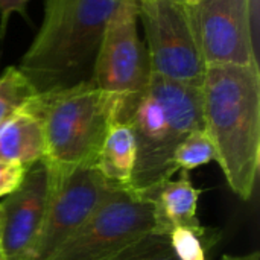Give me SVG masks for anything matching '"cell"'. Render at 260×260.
Wrapping results in <instances>:
<instances>
[{
    "label": "cell",
    "instance_id": "cell-16",
    "mask_svg": "<svg viewBox=\"0 0 260 260\" xmlns=\"http://www.w3.org/2000/svg\"><path fill=\"white\" fill-rule=\"evenodd\" d=\"M108 260H178L172 253L169 238L148 235Z\"/></svg>",
    "mask_w": 260,
    "mask_h": 260
},
{
    "label": "cell",
    "instance_id": "cell-14",
    "mask_svg": "<svg viewBox=\"0 0 260 260\" xmlns=\"http://www.w3.org/2000/svg\"><path fill=\"white\" fill-rule=\"evenodd\" d=\"M37 93L35 85L18 67H8L0 75V128Z\"/></svg>",
    "mask_w": 260,
    "mask_h": 260
},
{
    "label": "cell",
    "instance_id": "cell-21",
    "mask_svg": "<svg viewBox=\"0 0 260 260\" xmlns=\"http://www.w3.org/2000/svg\"><path fill=\"white\" fill-rule=\"evenodd\" d=\"M187 5H190V6H193V5H197V3H200V2H203V0H184Z\"/></svg>",
    "mask_w": 260,
    "mask_h": 260
},
{
    "label": "cell",
    "instance_id": "cell-6",
    "mask_svg": "<svg viewBox=\"0 0 260 260\" xmlns=\"http://www.w3.org/2000/svg\"><path fill=\"white\" fill-rule=\"evenodd\" d=\"M152 232V195L131 187H117L47 260H108Z\"/></svg>",
    "mask_w": 260,
    "mask_h": 260
},
{
    "label": "cell",
    "instance_id": "cell-20",
    "mask_svg": "<svg viewBox=\"0 0 260 260\" xmlns=\"http://www.w3.org/2000/svg\"><path fill=\"white\" fill-rule=\"evenodd\" d=\"M221 260H260L259 251H253L248 254H241V256H235V254H224Z\"/></svg>",
    "mask_w": 260,
    "mask_h": 260
},
{
    "label": "cell",
    "instance_id": "cell-8",
    "mask_svg": "<svg viewBox=\"0 0 260 260\" xmlns=\"http://www.w3.org/2000/svg\"><path fill=\"white\" fill-rule=\"evenodd\" d=\"M50 183L49 207L27 260L49 259L120 187L108 181L96 165L78 166L62 178L50 172Z\"/></svg>",
    "mask_w": 260,
    "mask_h": 260
},
{
    "label": "cell",
    "instance_id": "cell-2",
    "mask_svg": "<svg viewBox=\"0 0 260 260\" xmlns=\"http://www.w3.org/2000/svg\"><path fill=\"white\" fill-rule=\"evenodd\" d=\"M117 120L133 129L137 145L129 187L151 193L175 175L172 155L178 143L203 128L201 85L151 73L146 88L122 102Z\"/></svg>",
    "mask_w": 260,
    "mask_h": 260
},
{
    "label": "cell",
    "instance_id": "cell-19",
    "mask_svg": "<svg viewBox=\"0 0 260 260\" xmlns=\"http://www.w3.org/2000/svg\"><path fill=\"white\" fill-rule=\"evenodd\" d=\"M30 0H0V34H5L9 17L14 12H24L26 5Z\"/></svg>",
    "mask_w": 260,
    "mask_h": 260
},
{
    "label": "cell",
    "instance_id": "cell-12",
    "mask_svg": "<svg viewBox=\"0 0 260 260\" xmlns=\"http://www.w3.org/2000/svg\"><path fill=\"white\" fill-rule=\"evenodd\" d=\"M43 158V123L38 114L26 104L0 128V161L29 168Z\"/></svg>",
    "mask_w": 260,
    "mask_h": 260
},
{
    "label": "cell",
    "instance_id": "cell-23",
    "mask_svg": "<svg viewBox=\"0 0 260 260\" xmlns=\"http://www.w3.org/2000/svg\"><path fill=\"white\" fill-rule=\"evenodd\" d=\"M0 260H3V256H2V250H0Z\"/></svg>",
    "mask_w": 260,
    "mask_h": 260
},
{
    "label": "cell",
    "instance_id": "cell-9",
    "mask_svg": "<svg viewBox=\"0 0 260 260\" xmlns=\"http://www.w3.org/2000/svg\"><path fill=\"white\" fill-rule=\"evenodd\" d=\"M251 2L203 0L192 6L206 64L257 61L253 44Z\"/></svg>",
    "mask_w": 260,
    "mask_h": 260
},
{
    "label": "cell",
    "instance_id": "cell-13",
    "mask_svg": "<svg viewBox=\"0 0 260 260\" xmlns=\"http://www.w3.org/2000/svg\"><path fill=\"white\" fill-rule=\"evenodd\" d=\"M136 157L137 145L133 129L125 122L116 120L108 129L101 146L96 160L98 169L113 184L129 187L136 166Z\"/></svg>",
    "mask_w": 260,
    "mask_h": 260
},
{
    "label": "cell",
    "instance_id": "cell-3",
    "mask_svg": "<svg viewBox=\"0 0 260 260\" xmlns=\"http://www.w3.org/2000/svg\"><path fill=\"white\" fill-rule=\"evenodd\" d=\"M27 105L43 123V160L61 178L78 166L96 165L122 102L88 79L40 91Z\"/></svg>",
    "mask_w": 260,
    "mask_h": 260
},
{
    "label": "cell",
    "instance_id": "cell-10",
    "mask_svg": "<svg viewBox=\"0 0 260 260\" xmlns=\"http://www.w3.org/2000/svg\"><path fill=\"white\" fill-rule=\"evenodd\" d=\"M52 193L50 171L44 160L26 169L20 186L2 201L3 260H27L43 225Z\"/></svg>",
    "mask_w": 260,
    "mask_h": 260
},
{
    "label": "cell",
    "instance_id": "cell-17",
    "mask_svg": "<svg viewBox=\"0 0 260 260\" xmlns=\"http://www.w3.org/2000/svg\"><path fill=\"white\" fill-rule=\"evenodd\" d=\"M209 232H197L187 227H177L169 233L172 253L178 260H206L204 244H213Z\"/></svg>",
    "mask_w": 260,
    "mask_h": 260
},
{
    "label": "cell",
    "instance_id": "cell-7",
    "mask_svg": "<svg viewBox=\"0 0 260 260\" xmlns=\"http://www.w3.org/2000/svg\"><path fill=\"white\" fill-rule=\"evenodd\" d=\"M149 76L146 49L139 37L137 0H119L105 26L90 81L125 102L146 88Z\"/></svg>",
    "mask_w": 260,
    "mask_h": 260
},
{
    "label": "cell",
    "instance_id": "cell-5",
    "mask_svg": "<svg viewBox=\"0 0 260 260\" xmlns=\"http://www.w3.org/2000/svg\"><path fill=\"white\" fill-rule=\"evenodd\" d=\"M151 73L201 85L206 59L192 6L184 0H137Z\"/></svg>",
    "mask_w": 260,
    "mask_h": 260
},
{
    "label": "cell",
    "instance_id": "cell-22",
    "mask_svg": "<svg viewBox=\"0 0 260 260\" xmlns=\"http://www.w3.org/2000/svg\"><path fill=\"white\" fill-rule=\"evenodd\" d=\"M0 238H2V204H0Z\"/></svg>",
    "mask_w": 260,
    "mask_h": 260
},
{
    "label": "cell",
    "instance_id": "cell-15",
    "mask_svg": "<svg viewBox=\"0 0 260 260\" xmlns=\"http://www.w3.org/2000/svg\"><path fill=\"white\" fill-rule=\"evenodd\" d=\"M212 160H215V149L204 128L195 129L189 136H186L178 143L172 155V163L177 172H189L210 163Z\"/></svg>",
    "mask_w": 260,
    "mask_h": 260
},
{
    "label": "cell",
    "instance_id": "cell-11",
    "mask_svg": "<svg viewBox=\"0 0 260 260\" xmlns=\"http://www.w3.org/2000/svg\"><path fill=\"white\" fill-rule=\"evenodd\" d=\"M154 201V232L157 236H169L177 227L206 232L197 218L200 190L192 184L186 171L180 177L166 180L157 190L151 192Z\"/></svg>",
    "mask_w": 260,
    "mask_h": 260
},
{
    "label": "cell",
    "instance_id": "cell-4",
    "mask_svg": "<svg viewBox=\"0 0 260 260\" xmlns=\"http://www.w3.org/2000/svg\"><path fill=\"white\" fill-rule=\"evenodd\" d=\"M119 0H46L41 27L18 69L35 88L69 85L67 79L96 58Z\"/></svg>",
    "mask_w": 260,
    "mask_h": 260
},
{
    "label": "cell",
    "instance_id": "cell-18",
    "mask_svg": "<svg viewBox=\"0 0 260 260\" xmlns=\"http://www.w3.org/2000/svg\"><path fill=\"white\" fill-rule=\"evenodd\" d=\"M26 169L21 165L0 161V198H5L20 186Z\"/></svg>",
    "mask_w": 260,
    "mask_h": 260
},
{
    "label": "cell",
    "instance_id": "cell-1",
    "mask_svg": "<svg viewBox=\"0 0 260 260\" xmlns=\"http://www.w3.org/2000/svg\"><path fill=\"white\" fill-rule=\"evenodd\" d=\"M201 108L215 161L232 192L250 201L260 168L259 62L207 64Z\"/></svg>",
    "mask_w": 260,
    "mask_h": 260
}]
</instances>
